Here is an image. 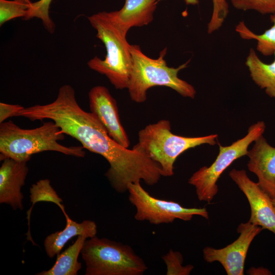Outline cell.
<instances>
[{
    "instance_id": "obj_21",
    "label": "cell",
    "mask_w": 275,
    "mask_h": 275,
    "mask_svg": "<svg viewBox=\"0 0 275 275\" xmlns=\"http://www.w3.org/2000/svg\"><path fill=\"white\" fill-rule=\"evenodd\" d=\"M25 0H0V26L18 17H25L30 4Z\"/></svg>"
},
{
    "instance_id": "obj_3",
    "label": "cell",
    "mask_w": 275,
    "mask_h": 275,
    "mask_svg": "<svg viewBox=\"0 0 275 275\" xmlns=\"http://www.w3.org/2000/svg\"><path fill=\"white\" fill-rule=\"evenodd\" d=\"M88 19L106 51L104 60L95 56L88 62V67L104 75L116 89H127L132 58L127 33L120 27L112 11L100 12L89 16Z\"/></svg>"
},
{
    "instance_id": "obj_1",
    "label": "cell",
    "mask_w": 275,
    "mask_h": 275,
    "mask_svg": "<svg viewBox=\"0 0 275 275\" xmlns=\"http://www.w3.org/2000/svg\"><path fill=\"white\" fill-rule=\"evenodd\" d=\"M17 117L31 121H52L64 134L77 140L85 149L103 157L109 164L105 175L119 193L127 191L129 184L141 180L148 185H154L162 176L160 166L138 144L129 149L111 138L97 117L81 108L74 89L69 85L60 88L52 102L24 107Z\"/></svg>"
},
{
    "instance_id": "obj_10",
    "label": "cell",
    "mask_w": 275,
    "mask_h": 275,
    "mask_svg": "<svg viewBox=\"0 0 275 275\" xmlns=\"http://www.w3.org/2000/svg\"><path fill=\"white\" fill-rule=\"evenodd\" d=\"M229 176L246 197L251 207L249 222L275 234V208L271 198L251 180L244 170L232 169Z\"/></svg>"
},
{
    "instance_id": "obj_13",
    "label": "cell",
    "mask_w": 275,
    "mask_h": 275,
    "mask_svg": "<svg viewBox=\"0 0 275 275\" xmlns=\"http://www.w3.org/2000/svg\"><path fill=\"white\" fill-rule=\"evenodd\" d=\"M0 167V203L22 210L23 196L21 187L25 183L29 168L28 161L10 158L2 160Z\"/></svg>"
},
{
    "instance_id": "obj_17",
    "label": "cell",
    "mask_w": 275,
    "mask_h": 275,
    "mask_svg": "<svg viewBox=\"0 0 275 275\" xmlns=\"http://www.w3.org/2000/svg\"><path fill=\"white\" fill-rule=\"evenodd\" d=\"M88 237L79 235L75 241L57 255L56 262L48 270L36 273L37 275H76L81 268L78 261L79 254Z\"/></svg>"
},
{
    "instance_id": "obj_14",
    "label": "cell",
    "mask_w": 275,
    "mask_h": 275,
    "mask_svg": "<svg viewBox=\"0 0 275 275\" xmlns=\"http://www.w3.org/2000/svg\"><path fill=\"white\" fill-rule=\"evenodd\" d=\"M159 0H125L123 7L112 11L120 27L127 33L132 27L148 25L153 20Z\"/></svg>"
},
{
    "instance_id": "obj_22",
    "label": "cell",
    "mask_w": 275,
    "mask_h": 275,
    "mask_svg": "<svg viewBox=\"0 0 275 275\" xmlns=\"http://www.w3.org/2000/svg\"><path fill=\"white\" fill-rule=\"evenodd\" d=\"M187 5H196L199 0H185ZM213 10L211 17L207 24V32L211 34L218 30L223 25L229 13L227 0H212Z\"/></svg>"
},
{
    "instance_id": "obj_9",
    "label": "cell",
    "mask_w": 275,
    "mask_h": 275,
    "mask_svg": "<svg viewBox=\"0 0 275 275\" xmlns=\"http://www.w3.org/2000/svg\"><path fill=\"white\" fill-rule=\"evenodd\" d=\"M263 229L249 222L237 227L238 238L222 249L206 246L203 250L204 259L208 263L219 262L228 275H243L245 260L249 248L254 238Z\"/></svg>"
},
{
    "instance_id": "obj_25",
    "label": "cell",
    "mask_w": 275,
    "mask_h": 275,
    "mask_svg": "<svg viewBox=\"0 0 275 275\" xmlns=\"http://www.w3.org/2000/svg\"><path fill=\"white\" fill-rule=\"evenodd\" d=\"M23 106L19 104H11L4 102L0 103V124L11 117H17V114Z\"/></svg>"
},
{
    "instance_id": "obj_6",
    "label": "cell",
    "mask_w": 275,
    "mask_h": 275,
    "mask_svg": "<svg viewBox=\"0 0 275 275\" xmlns=\"http://www.w3.org/2000/svg\"><path fill=\"white\" fill-rule=\"evenodd\" d=\"M80 253L85 275H143L148 268L130 246L105 238L87 239Z\"/></svg>"
},
{
    "instance_id": "obj_15",
    "label": "cell",
    "mask_w": 275,
    "mask_h": 275,
    "mask_svg": "<svg viewBox=\"0 0 275 275\" xmlns=\"http://www.w3.org/2000/svg\"><path fill=\"white\" fill-rule=\"evenodd\" d=\"M65 216L66 220L65 228L50 234L44 240L45 251L49 258L60 253L66 243L75 236L84 235L90 238L96 236L97 227L94 221L85 220L79 223L71 219L67 214Z\"/></svg>"
},
{
    "instance_id": "obj_16",
    "label": "cell",
    "mask_w": 275,
    "mask_h": 275,
    "mask_svg": "<svg viewBox=\"0 0 275 275\" xmlns=\"http://www.w3.org/2000/svg\"><path fill=\"white\" fill-rule=\"evenodd\" d=\"M274 61L270 64L262 61L254 48H251L245 60L250 76L254 82L266 94L275 98V52Z\"/></svg>"
},
{
    "instance_id": "obj_19",
    "label": "cell",
    "mask_w": 275,
    "mask_h": 275,
    "mask_svg": "<svg viewBox=\"0 0 275 275\" xmlns=\"http://www.w3.org/2000/svg\"><path fill=\"white\" fill-rule=\"evenodd\" d=\"M270 19L273 25L260 35L252 32L242 21L235 27L236 31L242 39L256 40L257 50L264 56H270L275 52V14L270 15Z\"/></svg>"
},
{
    "instance_id": "obj_27",
    "label": "cell",
    "mask_w": 275,
    "mask_h": 275,
    "mask_svg": "<svg viewBox=\"0 0 275 275\" xmlns=\"http://www.w3.org/2000/svg\"><path fill=\"white\" fill-rule=\"evenodd\" d=\"M272 203H273V204L274 206V208H275V197L273 198H272Z\"/></svg>"
},
{
    "instance_id": "obj_28",
    "label": "cell",
    "mask_w": 275,
    "mask_h": 275,
    "mask_svg": "<svg viewBox=\"0 0 275 275\" xmlns=\"http://www.w3.org/2000/svg\"><path fill=\"white\" fill-rule=\"evenodd\" d=\"M26 2H28V3H31L32 2H30V0H25Z\"/></svg>"
},
{
    "instance_id": "obj_24",
    "label": "cell",
    "mask_w": 275,
    "mask_h": 275,
    "mask_svg": "<svg viewBox=\"0 0 275 275\" xmlns=\"http://www.w3.org/2000/svg\"><path fill=\"white\" fill-rule=\"evenodd\" d=\"M233 6L238 10H254L259 13L275 14V0H230Z\"/></svg>"
},
{
    "instance_id": "obj_2",
    "label": "cell",
    "mask_w": 275,
    "mask_h": 275,
    "mask_svg": "<svg viewBox=\"0 0 275 275\" xmlns=\"http://www.w3.org/2000/svg\"><path fill=\"white\" fill-rule=\"evenodd\" d=\"M65 134L52 121L44 122L39 127L23 129L11 120L0 124V159L10 158L28 161L31 156L44 151H54L77 157H84L82 146L69 147L58 141L64 139Z\"/></svg>"
},
{
    "instance_id": "obj_18",
    "label": "cell",
    "mask_w": 275,
    "mask_h": 275,
    "mask_svg": "<svg viewBox=\"0 0 275 275\" xmlns=\"http://www.w3.org/2000/svg\"><path fill=\"white\" fill-rule=\"evenodd\" d=\"M30 201L32 206L27 211L28 231L26 233L27 239L30 240L33 244H35L30 232V218L31 212L34 205L39 202H49L56 204L61 209L64 215L67 214L65 210L64 206L62 204L63 200L59 196L56 190L50 184L48 179H40L33 184L30 188Z\"/></svg>"
},
{
    "instance_id": "obj_7",
    "label": "cell",
    "mask_w": 275,
    "mask_h": 275,
    "mask_svg": "<svg viewBox=\"0 0 275 275\" xmlns=\"http://www.w3.org/2000/svg\"><path fill=\"white\" fill-rule=\"evenodd\" d=\"M265 128L263 121H258L249 127L245 136L231 145L223 146L217 143L219 153L214 162L199 169L188 180L195 187L200 201L210 203L218 192L217 181L221 175L235 160L246 155L249 145L263 135Z\"/></svg>"
},
{
    "instance_id": "obj_8",
    "label": "cell",
    "mask_w": 275,
    "mask_h": 275,
    "mask_svg": "<svg viewBox=\"0 0 275 275\" xmlns=\"http://www.w3.org/2000/svg\"><path fill=\"white\" fill-rule=\"evenodd\" d=\"M140 182L129 184L127 190L128 200L136 210L134 216L136 221L160 225L172 223L176 219L189 221L195 215L209 218L206 208H186L173 201L155 198L142 187Z\"/></svg>"
},
{
    "instance_id": "obj_12",
    "label": "cell",
    "mask_w": 275,
    "mask_h": 275,
    "mask_svg": "<svg viewBox=\"0 0 275 275\" xmlns=\"http://www.w3.org/2000/svg\"><path fill=\"white\" fill-rule=\"evenodd\" d=\"M247 166L255 174L260 187L272 199L275 197V147L271 146L262 135L248 150Z\"/></svg>"
},
{
    "instance_id": "obj_20",
    "label": "cell",
    "mask_w": 275,
    "mask_h": 275,
    "mask_svg": "<svg viewBox=\"0 0 275 275\" xmlns=\"http://www.w3.org/2000/svg\"><path fill=\"white\" fill-rule=\"evenodd\" d=\"M52 0H39L30 4L24 19L34 17L40 19L45 29L50 33L55 31L56 25L49 16V8Z\"/></svg>"
},
{
    "instance_id": "obj_4",
    "label": "cell",
    "mask_w": 275,
    "mask_h": 275,
    "mask_svg": "<svg viewBox=\"0 0 275 275\" xmlns=\"http://www.w3.org/2000/svg\"><path fill=\"white\" fill-rule=\"evenodd\" d=\"M130 52L132 67L127 89L132 101L145 102L148 90L157 86L170 88L184 97L195 98V88L178 76L179 72L187 67L189 61L177 68L168 66L164 59L167 48L160 51L157 59L147 56L138 45H131Z\"/></svg>"
},
{
    "instance_id": "obj_23",
    "label": "cell",
    "mask_w": 275,
    "mask_h": 275,
    "mask_svg": "<svg viewBox=\"0 0 275 275\" xmlns=\"http://www.w3.org/2000/svg\"><path fill=\"white\" fill-rule=\"evenodd\" d=\"M167 267V275H188L194 269V266L188 264L183 265L182 254L172 249L162 257Z\"/></svg>"
},
{
    "instance_id": "obj_26",
    "label": "cell",
    "mask_w": 275,
    "mask_h": 275,
    "mask_svg": "<svg viewBox=\"0 0 275 275\" xmlns=\"http://www.w3.org/2000/svg\"><path fill=\"white\" fill-rule=\"evenodd\" d=\"M250 270H253V271H251L250 272L253 274H271V272L268 269L262 267L253 268V269L251 268Z\"/></svg>"
},
{
    "instance_id": "obj_11",
    "label": "cell",
    "mask_w": 275,
    "mask_h": 275,
    "mask_svg": "<svg viewBox=\"0 0 275 275\" xmlns=\"http://www.w3.org/2000/svg\"><path fill=\"white\" fill-rule=\"evenodd\" d=\"M90 108L109 136L121 146L128 148L130 141L119 115L116 100L103 86L92 88L88 93Z\"/></svg>"
},
{
    "instance_id": "obj_5",
    "label": "cell",
    "mask_w": 275,
    "mask_h": 275,
    "mask_svg": "<svg viewBox=\"0 0 275 275\" xmlns=\"http://www.w3.org/2000/svg\"><path fill=\"white\" fill-rule=\"evenodd\" d=\"M138 136V144L160 166L162 176L170 177L174 174V164L180 154L201 145H215L218 135L212 134L199 137L176 135L171 132L170 122L161 120L140 130Z\"/></svg>"
}]
</instances>
